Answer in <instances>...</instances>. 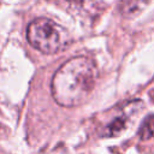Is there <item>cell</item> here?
Instances as JSON below:
<instances>
[{"instance_id": "obj_1", "label": "cell", "mask_w": 154, "mask_h": 154, "mask_svg": "<svg viewBox=\"0 0 154 154\" xmlns=\"http://www.w3.org/2000/svg\"><path fill=\"white\" fill-rule=\"evenodd\" d=\"M97 78L94 61L85 55L66 60L53 75L51 93L54 101L63 107L82 105L93 91Z\"/></svg>"}, {"instance_id": "obj_6", "label": "cell", "mask_w": 154, "mask_h": 154, "mask_svg": "<svg viewBox=\"0 0 154 154\" xmlns=\"http://www.w3.org/2000/svg\"><path fill=\"white\" fill-rule=\"evenodd\" d=\"M67 1H70V2H75V4H84V2H87V1H89V0H67Z\"/></svg>"}, {"instance_id": "obj_4", "label": "cell", "mask_w": 154, "mask_h": 154, "mask_svg": "<svg viewBox=\"0 0 154 154\" xmlns=\"http://www.w3.org/2000/svg\"><path fill=\"white\" fill-rule=\"evenodd\" d=\"M148 4V0H126L123 5V13L125 16H136Z\"/></svg>"}, {"instance_id": "obj_2", "label": "cell", "mask_w": 154, "mask_h": 154, "mask_svg": "<svg viewBox=\"0 0 154 154\" xmlns=\"http://www.w3.org/2000/svg\"><path fill=\"white\" fill-rule=\"evenodd\" d=\"M69 35L54 20L40 17L29 23L26 29L28 42L45 54H54L69 45Z\"/></svg>"}, {"instance_id": "obj_3", "label": "cell", "mask_w": 154, "mask_h": 154, "mask_svg": "<svg viewBox=\"0 0 154 154\" xmlns=\"http://www.w3.org/2000/svg\"><path fill=\"white\" fill-rule=\"evenodd\" d=\"M130 114L131 112H124L119 116H117L116 118H113L105 128H103V131H102V136L103 137H116V136H119L128 126V122H129V118H130Z\"/></svg>"}, {"instance_id": "obj_5", "label": "cell", "mask_w": 154, "mask_h": 154, "mask_svg": "<svg viewBox=\"0 0 154 154\" xmlns=\"http://www.w3.org/2000/svg\"><path fill=\"white\" fill-rule=\"evenodd\" d=\"M138 136L143 141L154 137V114H150L144 118L143 123L138 129Z\"/></svg>"}]
</instances>
